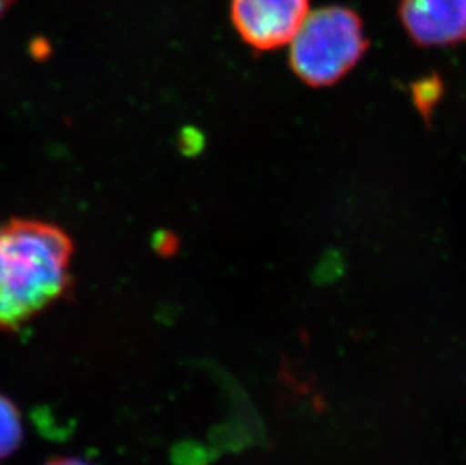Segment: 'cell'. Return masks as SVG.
<instances>
[{
	"label": "cell",
	"mask_w": 466,
	"mask_h": 465,
	"mask_svg": "<svg viewBox=\"0 0 466 465\" xmlns=\"http://www.w3.org/2000/svg\"><path fill=\"white\" fill-rule=\"evenodd\" d=\"M73 254L59 225L23 218L0 225V329L22 328L68 292Z\"/></svg>",
	"instance_id": "cell-1"
},
{
	"label": "cell",
	"mask_w": 466,
	"mask_h": 465,
	"mask_svg": "<svg viewBox=\"0 0 466 465\" xmlns=\"http://www.w3.org/2000/svg\"><path fill=\"white\" fill-rule=\"evenodd\" d=\"M289 46L290 66L299 79L329 87L361 61L369 41L353 9L330 5L309 13Z\"/></svg>",
	"instance_id": "cell-2"
},
{
	"label": "cell",
	"mask_w": 466,
	"mask_h": 465,
	"mask_svg": "<svg viewBox=\"0 0 466 465\" xmlns=\"http://www.w3.org/2000/svg\"><path fill=\"white\" fill-rule=\"evenodd\" d=\"M231 22L248 46L275 50L289 45L309 14V0H231Z\"/></svg>",
	"instance_id": "cell-3"
},
{
	"label": "cell",
	"mask_w": 466,
	"mask_h": 465,
	"mask_svg": "<svg viewBox=\"0 0 466 465\" xmlns=\"http://www.w3.org/2000/svg\"><path fill=\"white\" fill-rule=\"evenodd\" d=\"M399 18L410 40L422 47L466 41V0H400Z\"/></svg>",
	"instance_id": "cell-4"
},
{
	"label": "cell",
	"mask_w": 466,
	"mask_h": 465,
	"mask_svg": "<svg viewBox=\"0 0 466 465\" xmlns=\"http://www.w3.org/2000/svg\"><path fill=\"white\" fill-rule=\"evenodd\" d=\"M23 439V421L13 400L0 395V460L13 455Z\"/></svg>",
	"instance_id": "cell-5"
},
{
	"label": "cell",
	"mask_w": 466,
	"mask_h": 465,
	"mask_svg": "<svg viewBox=\"0 0 466 465\" xmlns=\"http://www.w3.org/2000/svg\"><path fill=\"white\" fill-rule=\"evenodd\" d=\"M442 82L438 76H427L424 79L418 80L412 87V98H414L417 109L424 117H429L436 103L442 97Z\"/></svg>",
	"instance_id": "cell-6"
},
{
	"label": "cell",
	"mask_w": 466,
	"mask_h": 465,
	"mask_svg": "<svg viewBox=\"0 0 466 465\" xmlns=\"http://www.w3.org/2000/svg\"><path fill=\"white\" fill-rule=\"evenodd\" d=\"M45 465H91L88 462L82 461V460H76V458H56Z\"/></svg>",
	"instance_id": "cell-7"
},
{
	"label": "cell",
	"mask_w": 466,
	"mask_h": 465,
	"mask_svg": "<svg viewBox=\"0 0 466 465\" xmlns=\"http://www.w3.org/2000/svg\"><path fill=\"white\" fill-rule=\"evenodd\" d=\"M14 2H15V0H0V17H2L4 14L8 13Z\"/></svg>",
	"instance_id": "cell-8"
}]
</instances>
